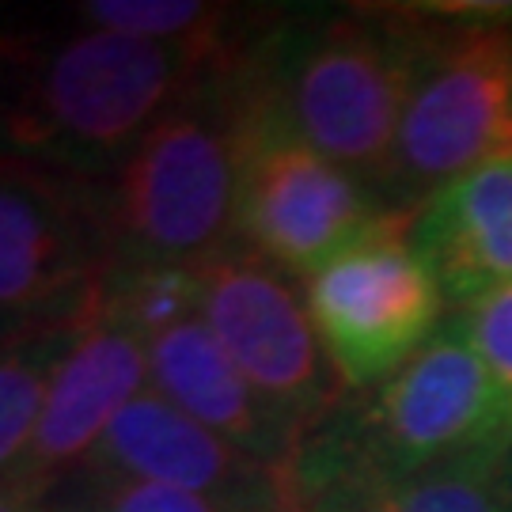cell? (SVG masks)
<instances>
[{"label":"cell","mask_w":512,"mask_h":512,"mask_svg":"<svg viewBox=\"0 0 512 512\" xmlns=\"http://www.w3.org/2000/svg\"><path fill=\"white\" fill-rule=\"evenodd\" d=\"M194 277L202 319L232 365L255 387L258 399L304 440L334 414L342 380L319 342L308 296L296 289V277L239 243L202 262Z\"/></svg>","instance_id":"cell-8"},{"label":"cell","mask_w":512,"mask_h":512,"mask_svg":"<svg viewBox=\"0 0 512 512\" xmlns=\"http://www.w3.org/2000/svg\"><path fill=\"white\" fill-rule=\"evenodd\" d=\"M148 387L186 418L236 444L239 452L262 459L266 467H293L300 433L258 399L202 311L148 334Z\"/></svg>","instance_id":"cell-12"},{"label":"cell","mask_w":512,"mask_h":512,"mask_svg":"<svg viewBox=\"0 0 512 512\" xmlns=\"http://www.w3.org/2000/svg\"><path fill=\"white\" fill-rule=\"evenodd\" d=\"M437 35L406 103L391 209H418L440 186L512 160V4H425Z\"/></svg>","instance_id":"cell-4"},{"label":"cell","mask_w":512,"mask_h":512,"mask_svg":"<svg viewBox=\"0 0 512 512\" xmlns=\"http://www.w3.org/2000/svg\"><path fill=\"white\" fill-rule=\"evenodd\" d=\"M410 239L459 308L512 285V160L440 186L414 209Z\"/></svg>","instance_id":"cell-13"},{"label":"cell","mask_w":512,"mask_h":512,"mask_svg":"<svg viewBox=\"0 0 512 512\" xmlns=\"http://www.w3.org/2000/svg\"><path fill=\"white\" fill-rule=\"evenodd\" d=\"M80 471L145 478L213 497L236 512H296L285 471L239 452L236 444L175 410L152 387L110 421Z\"/></svg>","instance_id":"cell-11"},{"label":"cell","mask_w":512,"mask_h":512,"mask_svg":"<svg viewBox=\"0 0 512 512\" xmlns=\"http://www.w3.org/2000/svg\"><path fill=\"white\" fill-rule=\"evenodd\" d=\"M342 433L380 494L425 467L512 440V406L456 315L380 384L365 414Z\"/></svg>","instance_id":"cell-6"},{"label":"cell","mask_w":512,"mask_h":512,"mask_svg":"<svg viewBox=\"0 0 512 512\" xmlns=\"http://www.w3.org/2000/svg\"><path fill=\"white\" fill-rule=\"evenodd\" d=\"M224 50L99 27L46 46L0 42V156L99 183L198 92Z\"/></svg>","instance_id":"cell-1"},{"label":"cell","mask_w":512,"mask_h":512,"mask_svg":"<svg viewBox=\"0 0 512 512\" xmlns=\"http://www.w3.org/2000/svg\"><path fill=\"white\" fill-rule=\"evenodd\" d=\"M0 512H54L46 501H35V497H23L16 490H0Z\"/></svg>","instance_id":"cell-19"},{"label":"cell","mask_w":512,"mask_h":512,"mask_svg":"<svg viewBox=\"0 0 512 512\" xmlns=\"http://www.w3.org/2000/svg\"><path fill=\"white\" fill-rule=\"evenodd\" d=\"M247 38L213 61L198 92L167 114L95 186L110 270L202 262L236 247L239 95L236 57Z\"/></svg>","instance_id":"cell-3"},{"label":"cell","mask_w":512,"mask_h":512,"mask_svg":"<svg viewBox=\"0 0 512 512\" xmlns=\"http://www.w3.org/2000/svg\"><path fill=\"white\" fill-rule=\"evenodd\" d=\"M69 494L46 497L54 512H236L213 497L145 482V478H114L80 471L69 482H61ZM57 486V490H61Z\"/></svg>","instance_id":"cell-17"},{"label":"cell","mask_w":512,"mask_h":512,"mask_svg":"<svg viewBox=\"0 0 512 512\" xmlns=\"http://www.w3.org/2000/svg\"><path fill=\"white\" fill-rule=\"evenodd\" d=\"M368 512H512V440L399 478Z\"/></svg>","instance_id":"cell-15"},{"label":"cell","mask_w":512,"mask_h":512,"mask_svg":"<svg viewBox=\"0 0 512 512\" xmlns=\"http://www.w3.org/2000/svg\"><path fill=\"white\" fill-rule=\"evenodd\" d=\"M459 323L482 357V365L497 380L505 403L512 406V285L478 296L475 304L459 311Z\"/></svg>","instance_id":"cell-18"},{"label":"cell","mask_w":512,"mask_h":512,"mask_svg":"<svg viewBox=\"0 0 512 512\" xmlns=\"http://www.w3.org/2000/svg\"><path fill=\"white\" fill-rule=\"evenodd\" d=\"M88 315L92 311L0 338V490H16V478L46 410L50 384Z\"/></svg>","instance_id":"cell-14"},{"label":"cell","mask_w":512,"mask_h":512,"mask_svg":"<svg viewBox=\"0 0 512 512\" xmlns=\"http://www.w3.org/2000/svg\"><path fill=\"white\" fill-rule=\"evenodd\" d=\"M247 46L236 57L243 133L236 243L289 277L308 281L353 243L380 232L395 213L410 209H391L368 183L300 141L255 92L247 76Z\"/></svg>","instance_id":"cell-5"},{"label":"cell","mask_w":512,"mask_h":512,"mask_svg":"<svg viewBox=\"0 0 512 512\" xmlns=\"http://www.w3.org/2000/svg\"><path fill=\"white\" fill-rule=\"evenodd\" d=\"M414 213H395L380 232L308 277L311 323L342 387L387 384L444 327V289L410 239Z\"/></svg>","instance_id":"cell-7"},{"label":"cell","mask_w":512,"mask_h":512,"mask_svg":"<svg viewBox=\"0 0 512 512\" xmlns=\"http://www.w3.org/2000/svg\"><path fill=\"white\" fill-rule=\"evenodd\" d=\"M433 35L437 16L425 4L285 23L251 38L247 76L300 141L387 202L406 103Z\"/></svg>","instance_id":"cell-2"},{"label":"cell","mask_w":512,"mask_h":512,"mask_svg":"<svg viewBox=\"0 0 512 512\" xmlns=\"http://www.w3.org/2000/svg\"><path fill=\"white\" fill-rule=\"evenodd\" d=\"M148 391V338L103 293L57 368L16 494L46 501L88 463L107 425Z\"/></svg>","instance_id":"cell-10"},{"label":"cell","mask_w":512,"mask_h":512,"mask_svg":"<svg viewBox=\"0 0 512 512\" xmlns=\"http://www.w3.org/2000/svg\"><path fill=\"white\" fill-rule=\"evenodd\" d=\"M76 16L84 27L202 50H224L239 38L236 12L202 0H88L76 8Z\"/></svg>","instance_id":"cell-16"},{"label":"cell","mask_w":512,"mask_h":512,"mask_svg":"<svg viewBox=\"0 0 512 512\" xmlns=\"http://www.w3.org/2000/svg\"><path fill=\"white\" fill-rule=\"evenodd\" d=\"M107 274L95 186L0 156V338L92 311Z\"/></svg>","instance_id":"cell-9"}]
</instances>
